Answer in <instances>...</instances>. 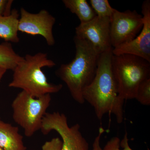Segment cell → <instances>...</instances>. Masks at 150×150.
<instances>
[{
    "label": "cell",
    "mask_w": 150,
    "mask_h": 150,
    "mask_svg": "<svg viewBox=\"0 0 150 150\" xmlns=\"http://www.w3.org/2000/svg\"><path fill=\"white\" fill-rule=\"evenodd\" d=\"M90 3L98 16L110 18L115 10L111 6L108 0H90Z\"/></svg>",
    "instance_id": "15"
},
{
    "label": "cell",
    "mask_w": 150,
    "mask_h": 150,
    "mask_svg": "<svg viewBox=\"0 0 150 150\" xmlns=\"http://www.w3.org/2000/svg\"><path fill=\"white\" fill-rule=\"evenodd\" d=\"M6 71L7 70L5 69H4L3 67H0V81Z\"/></svg>",
    "instance_id": "21"
},
{
    "label": "cell",
    "mask_w": 150,
    "mask_h": 150,
    "mask_svg": "<svg viewBox=\"0 0 150 150\" xmlns=\"http://www.w3.org/2000/svg\"><path fill=\"white\" fill-rule=\"evenodd\" d=\"M113 48L100 54L96 75L89 85L84 90L83 96L93 108L98 120L106 113L113 114L117 123L123 120L124 100L118 93L112 74L111 60Z\"/></svg>",
    "instance_id": "1"
},
{
    "label": "cell",
    "mask_w": 150,
    "mask_h": 150,
    "mask_svg": "<svg viewBox=\"0 0 150 150\" xmlns=\"http://www.w3.org/2000/svg\"><path fill=\"white\" fill-rule=\"evenodd\" d=\"M129 141L126 132L121 141L118 137H112L107 142L103 150H133L129 146Z\"/></svg>",
    "instance_id": "17"
},
{
    "label": "cell",
    "mask_w": 150,
    "mask_h": 150,
    "mask_svg": "<svg viewBox=\"0 0 150 150\" xmlns=\"http://www.w3.org/2000/svg\"><path fill=\"white\" fill-rule=\"evenodd\" d=\"M0 150H4L3 149H2L1 148V147H0Z\"/></svg>",
    "instance_id": "22"
},
{
    "label": "cell",
    "mask_w": 150,
    "mask_h": 150,
    "mask_svg": "<svg viewBox=\"0 0 150 150\" xmlns=\"http://www.w3.org/2000/svg\"><path fill=\"white\" fill-rule=\"evenodd\" d=\"M143 26L137 37L130 42L113 48L114 55L128 54L139 56L150 62V1L142 4Z\"/></svg>",
    "instance_id": "10"
},
{
    "label": "cell",
    "mask_w": 150,
    "mask_h": 150,
    "mask_svg": "<svg viewBox=\"0 0 150 150\" xmlns=\"http://www.w3.org/2000/svg\"><path fill=\"white\" fill-rule=\"evenodd\" d=\"M18 29V31L32 35L42 36L46 40L47 45L54 46L55 38L53 29L56 18L46 10H42L38 13H32L23 8H20Z\"/></svg>",
    "instance_id": "8"
},
{
    "label": "cell",
    "mask_w": 150,
    "mask_h": 150,
    "mask_svg": "<svg viewBox=\"0 0 150 150\" xmlns=\"http://www.w3.org/2000/svg\"><path fill=\"white\" fill-rule=\"evenodd\" d=\"M19 16V13L16 9L12 10L10 15L0 16V38L5 42H19L18 29Z\"/></svg>",
    "instance_id": "12"
},
{
    "label": "cell",
    "mask_w": 150,
    "mask_h": 150,
    "mask_svg": "<svg viewBox=\"0 0 150 150\" xmlns=\"http://www.w3.org/2000/svg\"><path fill=\"white\" fill-rule=\"evenodd\" d=\"M74 42V58L70 63L61 65L56 74L67 85L73 99L83 104V92L95 77L99 55L86 39L75 36Z\"/></svg>",
    "instance_id": "2"
},
{
    "label": "cell",
    "mask_w": 150,
    "mask_h": 150,
    "mask_svg": "<svg viewBox=\"0 0 150 150\" xmlns=\"http://www.w3.org/2000/svg\"><path fill=\"white\" fill-rule=\"evenodd\" d=\"M56 65L46 53L27 54L13 71L12 80L8 86L21 89L34 97L57 93L62 89L63 85L48 82L42 70L43 67L52 68Z\"/></svg>",
    "instance_id": "3"
},
{
    "label": "cell",
    "mask_w": 150,
    "mask_h": 150,
    "mask_svg": "<svg viewBox=\"0 0 150 150\" xmlns=\"http://www.w3.org/2000/svg\"><path fill=\"white\" fill-rule=\"evenodd\" d=\"M12 0H0V16H8L11 13Z\"/></svg>",
    "instance_id": "19"
},
{
    "label": "cell",
    "mask_w": 150,
    "mask_h": 150,
    "mask_svg": "<svg viewBox=\"0 0 150 150\" xmlns=\"http://www.w3.org/2000/svg\"><path fill=\"white\" fill-rule=\"evenodd\" d=\"M62 2L71 12L78 17L81 23L87 22L97 16L86 0H63Z\"/></svg>",
    "instance_id": "13"
},
{
    "label": "cell",
    "mask_w": 150,
    "mask_h": 150,
    "mask_svg": "<svg viewBox=\"0 0 150 150\" xmlns=\"http://www.w3.org/2000/svg\"><path fill=\"white\" fill-rule=\"evenodd\" d=\"M78 123L69 127L67 116L59 112H46L43 117L41 132L47 135L52 131H56L62 139L61 150H88L89 144L83 137Z\"/></svg>",
    "instance_id": "6"
},
{
    "label": "cell",
    "mask_w": 150,
    "mask_h": 150,
    "mask_svg": "<svg viewBox=\"0 0 150 150\" xmlns=\"http://www.w3.org/2000/svg\"><path fill=\"white\" fill-rule=\"evenodd\" d=\"M143 26V16L136 10L119 11L115 9L110 18L111 46L115 48L134 39Z\"/></svg>",
    "instance_id": "7"
},
{
    "label": "cell",
    "mask_w": 150,
    "mask_h": 150,
    "mask_svg": "<svg viewBox=\"0 0 150 150\" xmlns=\"http://www.w3.org/2000/svg\"><path fill=\"white\" fill-rule=\"evenodd\" d=\"M110 18L96 16L75 28L77 37L89 41L99 55L113 48L110 37Z\"/></svg>",
    "instance_id": "9"
},
{
    "label": "cell",
    "mask_w": 150,
    "mask_h": 150,
    "mask_svg": "<svg viewBox=\"0 0 150 150\" xmlns=\"http://www.w3.org/2000/svg\"><path fill=\"white\" fill-rule=\"evenodd\" d=\"M111 67L118 93L124 100L135 99L139 86L150 78V62L135 55L112 54Z\"/></svg>",
    "instance_id": "4"
},
{
    "label": "cell",
    "mask_w": 150,
    "mask_h": 150,
    "mask_svg": "<svg viewBox=\"0 0 150 150\" xmlns=\"http://www.w3.org/2000/svg\"><path fill=\"white\" fill-rule=\"evenodd\" d=\"M62 142L58 137L54 138L50 141L45 142L42 147V150H61Z\"/></svg>",
    "instance_id": "18"
},
{
    "label": "cell",
    "mask_w": 150,
    "mask_h": 150,
    "mask_svg": "<svg viewBox=\"0 0 150 150\" xmlns=\"http://www.w3.org/2000/svg\"><path fill=\"white\" fill-rule=\"evenodd\" d=\"M105 130L103 127L99 128L98 134L96 137L93 144V150H103L100 146V137L104 133Z\"/></svg>",
    "instance_id": "20"
},
{
    "label": "cell",
    "mask_w": 150,
    "mask_h": 150,
    "mask_svg": "<svg viewBox=\"0 0 150 150\" xmlns=\"http://www.w3.org/2000/svg\"><path fill=\"white\" fill-rule=\"evenodd\" d=\"M135 99L143 105H150V78L144 81L139 86Z\"/></svg>",
    "instance_id": "16"
},
{
    "label": "cell",
    "mask_w": 150,
    "mask_h": 150,
    "mask_svg": "<svg viewBox=\"0 0 150 150\" xmlns=\"http://www.w3.org/2000/svg\"><path fill=\"white\" fill-rule=\"evenodd\" d=\"M18 127L0 120V147L4 150H26Z\"/></svg>",
    "instance_id": "11"
},
{
    "label": "cell",
    "mask_w": 150,
    "mask_h": 150,
    "mask_svg": "<svg viewBox=\"0 0 150 150\" xmlns=\"http://www.w3.org/2000/svg\"><path fill=\"white\" fill-rule=\"evenodd\" d=\"M23 57L16 54L11 43L5 42L0 44V67L7 70L13 71Z\"/></svg>",
    "instance_id": "14"
},
{
    "label": "cell",
    "mask_w": 150,
    "mask_h": 150,
    "mask_svg": "<svg viewBox=\"0 0 150 150\" xmlns=\"http://www.w3.org/2000/svg\"><path fill=\"white\" fill-rule=\"evenodd\" d=\"M51 94L34 97L22 91L12 103L14 121L24 130L26 137H32L40 130L43 117L50 105Z\"/></svg>",
    "instance_id": "5"
}]
</instances>
